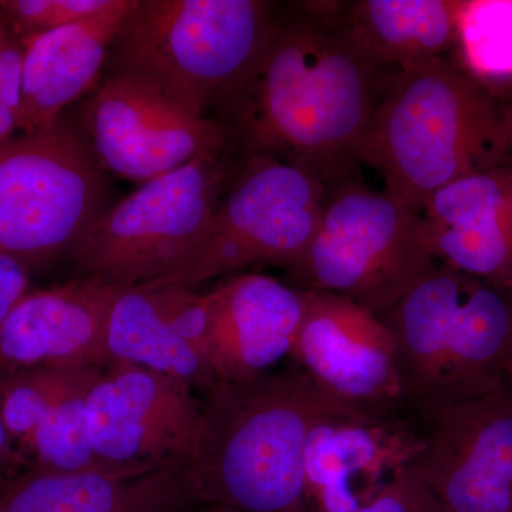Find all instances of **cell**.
Returning a JSON list of instances; mask_svg holds the SVG:
<instances>
[{"label":"cell","mask_w":512,"mask_h":512,"mask_svg":"<svg viewBox=\"0 0 512 512\" xmlns=\"http://www.w3.org/2000/svg\"><path fill=\"white\" fill-rule=\"evenodd\" d=\"M130 5L131 0H111L92 18L20 39L18 131L29 134L50 126L70 103L92 89Z\"/></svg>","instance_id":"ac0fdd59"},{"label":"cell","mask_w":512,"mask_h":512,"mask_svg":"<svg viewBox=\"0 0 512 512\" xmlns=\"http://www.w3.org/2000/svg\"><path fill=\"white\" fill-rule=\"evenodd\" d=\"M508 377H510V383H511V387H512V365L510 367V372H508Z\"/></svg>","instance_id":"d6a6232c"},{"label":"cell","mask_w":512,"mask_h":512,"mask_svg":"<svg viewBox=\"0 0 512 512\" xmlns=\"http://www.w3.org/2000/svg\"><path fill=\"white\" fill-rule=\"evenodd\" d=\"M111 0H0V20L22 39L92 18Z\"/></svg>","instance_id":"d4e9b609"},{"label":"cell","mask_w":512,"mask_h":512,"mask_svg":"<svg viewBox=\"0 0 512 512\" xmlns=\"http://www.w3.org/2000/svg\"><path fill=\"white\" fill-rule=\"evenodd\" d=\"M0 512H2V487H0Z\"/></svg>","instance_id":"1f68e13d"},{"label":"cell","mask_w":512,"mask_h":512,"mask_svg":"<svg viewBox=\"0 0 512 512\" xmlns=\"http://www.w3.org/2000/svg\"><path fill=\"white\" fill-rule=\"evenodd\" d=\"M22 467L30 468L29 460L20 453L18 444L0 419V470L3 476L8 477Z\"/></svg>","instance_id":"f546056e"},{"label":"cell","mask_w":512,"mask_h":512,"mask_svg":"<svg viewBox=\"0 0 512 512\" xmlns=\"http://www.w3.org/2000/svg\"><path fill=\"white\" fill-rule=\"evenodd\" d=\"M3 477L5 476H3L2 470H0V480H2Z\"/></svg>","instance_id":"836d02e7"},{"label":"cell","mask_w":512,"mask_h":512,"mask_svg":"<svg viewBox=\"0 0 512 512\" xmlns=\"http://www.w3.org/2000/svg\"><path fill=\"white\" fill-rule=\"evenodd\" d=\"M420 212L360 181L329 190L311 244L289 275L382 318L436 265Z\"/></svg>","instance_id":"52a82bcc"},{"label":"cell","mask_w":512,"mask_h":512,"mask_svg":"<svg viewBox=\"0 0 512 512\" xmlns=\"http://www.w3.org/2000/svg\"><path fill=\"white\" fill-rule=\"evenodd\" d=\"M510 288H511V291H512V278H511V282H510Z\"/></svg>","instance_id":"e575fe53"},{"label":"cell","mask_w":512,"mask_h":512,"mask_svg":"<svg viewBox=\"0 0 512 512\" xmlns=\"http://www.w3.org/2000/svg\"><path fill=\"white\" fill-rule=\"evenodd\" d=\"M103 369L92 365L73 367L59 397L20 447L30 468L55 473L113 470L94 454L87 420V396Z\"/></svg>","instance_id":"7402d4cb"},{"label":"cell","mask_w":512,"mask_h":512,"mask_svg":"<svg viewBox=\"0 0 512 512\" xmlns=\"http://www.w3.org/2000/svg\"><path fill=\"white\" fill-rule=\"evenodd\" d=\"M73 367H36L0 377V419L19 450L59 397Z\"/></svg>","instance_id":"cb8c5ba5"},{"label":"cell","mask_w":512,"mask_h":512,"mask_svg":"<svg viewBox=\"0 0 512 512\" xmlns=\"http://www.w3.org/2000/svg\"><path fill=\"white\" fill-rule=\"evenodd\" d=\"M410 470L446 512H512V387L419 414Z\"/></svg>","instance_id":"7c38bea8"},{"label":"cell","mask_w":512,"mask_h":512,"mask_svg":"<svg viewBox=\"0 0 512 512\" xmlns=\"http://www.w3.org/2000/svg\"><path fill=\"white\" fill-rule=\"evenodd\" d=\"M291 357L319 389L353 409L392 419L403 406L392 333L345 296L306 291Z\"/></svg>","instance_id":"4fadbf2b"},{"label":"cell","mask_w":512,"mask_h":512,"mask_svg":"<svg viewBox=\"0 0 512 512\" xmlns=\"http://www.w3.org/2000/svg\"><path fill=\"white\" fill-rule=\"evenodd\" d=\"M82 130L101 168L146 184L228 140L227 131L168 97L153 83L107 73L83 104Z\"/></svg>","instance_id":"8fae6325"},{"label":"cell","mask_w":512,"mask_h":512,"mask_svg":"<svg viewBox=\"0 0 512 512\" xmlns=\"http://www.w3.org/2000/svg\"><path fill=\"white\" fill-rule=\"evenodd\" d=\"M119 292L117 286L80 276L26 293L0 326V369L107 366V325Z\"/></svg>","instance_id":"9a60e30c"},{"label":"cell","mask_w":512,"mask_h":512,"mask_svg":"<svg viewBox=\"0 0 512 512\" xmlns=\"http://www.w3.org/2000/svg\"><path fill=\"white\" fill-rule=\"evenodd\" d=\"M106 171L63 117L0 146V254L25 268L72 254L103 214Z\"/></svg>","instance_id":"ba28073f"},{"label":"cell","mask_w":512,"mask_h":512,"mask_svg":"<svg viewBox=\"0 0 512 512\" xmlns=\"http://www.w3.org/2000/svg\"><path fill=\"white\" fill-rule=\"evenodd\" d=\"M362 161L382 174L384 191L421 212L444 185L512 163V113L446 57L397 70L377 99Z\"/></svg>","instance_id":"3957f363"},{"label":"cell","mask_w":512,"mask_h":512,"mask_svg":"<svg viewBox=\"0 0 512 512\" xmlns=\"http://www.w3.org/2000/svg\"><path fill=\"white\" fill-rule=\"evenodd\" d=\"M419 443L393 419H338L312 430L305 454L309 511L346 512L369 501L409 466Z\"/></svg>","instance_id":"e0dca14e"},{"label":"cell","mask_w":512,"mask_h":512,"mask_svg":"<svg viewBox=\"0 0 512 512\" xmlns=\"http://www.w3.org/2000/svg\"><path fill=\"white\" fill-rule=\"evenodd\" d=\"M380 319L392 333L403 406L417 416L510 382V286L437 262Z\"/></svg>","instance_id":"277c9868"},{"label":"cell","mask_w":512,"mask_h":512,"mask_svg":"<svg viewBox=\"0 0 512 512\" xmlns=\"http://www.w3.org/2000/svg\"><path fill=\"white\" fill-rule=\"evenodd\" d=\"M107 365L130 363L207 394L218 380L210 363L161 315L146 285L120 288L106 333Z\"/></svg>","instance_id":"44dd1931"},{"label":"cell","mask_w":512,"mask_h":512,"mask_svg":"<svg viewBox=\"0 0 512 512\" xmlns=\"http://www.w3.org/2000/svg\"><path fill=\"white\" fill-rule=\"evenodd\" d=\"M87 420L94 454L113 470L191 466L200 453L194 390L144 367L104 366L87 396Z\"/></svg>","instance_id":"30bf717a"},{"label":"cell","mask_w":512,"mask_h":512,"mask_svg":"<svg viewBox=\"0 0 512 512\" xmlns=\"http://www.w3.org/2000/svg\"><path fill=\"white\" fill-rule=\"evenodd\" d=\"M278 16L265 0H131L107 72L141 77L202 117L254 62Z\"/></svg>","instance_id":"5b68a950"},{"label":"cell","mask_w":512,"mask_h":512,"mask_svg":"<svg viewBox=\"0 0 512 512\" xmlns=\"http://www.w3.org/2000/svg\"><path fill=\"white\" fill-rule=\"evenodd\" d=\"M201 413L200 453L190 466L198 503L239 512H309L312 430L329 420L383 419L333 399L298 367L218 382Z\"/></svg>","instance_id":"7a4b0ae2"},{"label":"cell","mask_w":512,"mask_h":512,"mask_svg":"<svg viewBox=\"0 0 512 512\" xmlns=\"http://www.w3.org/2000/svg\"><path fill=\"white\" fill-rule=\"evenodd\" d=\"M342 5L302 2L278 13L254 62L210 114L245 156L299 165L329 190L359 181L380 94V69L350 37Z\"/></svg>","instance_id":"6da1fadb"},{"label":"cell","mask_w":512,"mask_h":512,"mask_svg":"<svg viewBox=\"0 0 512 512\" xmlns=\"http://www.w3.org/2000/svg\"><path fill=\"white\" fill-rule=\"evenodd\" d=\"M180 512H239L235 510H231V508L222 507V505H208V504H202L201 508H198V510H184Z\"/></svg>","instance_id":"4dcf8cb0"},{"label":"cell","mask_w":512,"mask_h":512,"mask_svg":"<svg viewBox=\"0 0 512 512\" xmlns=\"http://www.w3.org/2000/svg\"><path fill=\"white\" fill-rule=\"evenodd\" d=\"M420 215L436 262L510 286L512 163L444 185L431 195Z\"/></svg>","instance_id":"2e32d148"},{"label":"cell","mask_w":512,"mask_h":512,"mask_svg":"<svg viewBox=\"0 0 512 512\" xmlns=\"http://www.w3.org/2000/svg\"><path fill=\"white\" fill-rule=\"evenodd\" d=\"M456 47L461 67L491 90L512 83V0H460Z\"/></svg>","instance_id":"603a6c76"},{"label":"cell","mask_w":512,"mask_h":512,"mask_svg":"<svg viewBox=\"0 0 512 512\" xmlns=\"http://www.w3.org/2000/svg\"><path fill=\"white\" fill-rule=\"evenodd\" d=\"M29 276L25 266L0 254V326L28 293Z\"/></svg>","instance_id":"f1b7e54d"},{"label":"cell","mask_w":512,"mask_h":512,"mask_svg":"<svg viewBox=\"0 0 512 512\" xmlns=\"http://www.w3.org/2000/svg\"><path fill=\"white\" fill-rule=\"evenodd\" d=\"M207 295L204 355L220 382L272 372L291 356L305 318L306 291L264 274H239Z\"/></svg>","instance_id":"5bb4252c"},{"label":"cell","mask_w":512,"mask_h":512,"mask_svg":"<svg viewBox=\"0 0 512 512\" xmlns=\"http://www.w3.org/2000/svg\"><path fill=\"white\" fill-rule=\"evenodd\" d=\"M195 504L190 466L80 473L30 468L2 487V512H180Z\"/></svg>","instance_id":"d6986e66"},{"label":"cell","mask_w":512,"mask_h":512,"mask_svg":"<svg viewBox=\"0 0 512 512\" xmlns=\"http://www.w3.org/2000/svg\"><path fill=\"white\" fill-rule=\"evenodd\" d=\"M146 286L153 293L158 309L168 325L202 355L210 328L207 295L161 282H151Z\"/></svg>","instance_id":"484cf974"},{"label":"cell","mask_w":512,"mask_h":512,"mask_svg":"<svg viewBox=\"0 0 512 512\" xmlns=\"http://www.w3.org/2000/svg\"><path fill=\"white\" fill-rule=\"evenodd\" d=\"M22 66V40L0 20V146L18 131Z\"/></svg>","instance_id":"4316f807"},{"label":"cell","mask_w":512,"mask_h":512,"mask_svg":"<svg viewBox=\"0 0 512 512\" xmlns=\"http://www.w3.org/2000/svg\"><path fill=\"white\" fill-rule=\"evenodd\" d=\"M328 195V185L299 165L247 157L198 244L156 282L195 291L249 266L276 265L288 271L311 244Z\"/></svg>","instance_id":"9c48e42d"},{"label":"cell","mask_w":512,"mask_h":512,"mask_svg":"<svg viewBox=\"0 0 512 512\" xmlns=\"http://www.w3.org/2000/svg\"><path fill=\"white\" fill-rule=\"evenodd\" d=\"M309 512H323L311 510ZM346 512H446L409 466L400 470L365 504Z\"/></svg>","instance_id":"83f0119b"},{"label":"cell","mask_w":512,"mask_h":512,"mask_svg":"<svg viewBox=\"0 0 512 512\" xmlns=\"http://www.w3.org/2000/svg\"><path fill=\"white\" fill-rule=\"evenodd\" d=\"M247 156L228 137L148 181L90 225L72 254L80 276L117 288L160 281L198 244Z\"/></svg>","instance_id":"8992f818"},{"label":"cell","mask_w":512,"mask_h":512,"mask_svg":"<svg viewBox=\"0 0 512 512\" xmlns=\"http://www.w3.org/2000/svg\"><path fill=\"white\" fill-rule=\"evenodd\" d=\"M456 9L450 0H357L343 3L340 18L380 70H410L456 46Z\"/></svg>","instance_id":"ffe728a7"}]
</instances>
